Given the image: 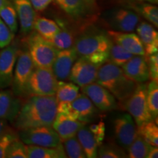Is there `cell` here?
<instances>
[{"instance_id":"cell-41","label":"cell","mask_w":158,"mask_h":158,"mask_svg":"<svg viewBox=\"0 0 158 158\" xmlns=\"http://www.w3.org/2000/svg\"><path fill=\"white\" fill-rule=\"evenodd\" d=\"M108 56L109 54L106 51H100V52H96L94 54L86 56V59H88L93 64L98 65V67H100L101 65L108 60Z\"/></svg>"},{"instance_id":"cell-4","label":"cell","mask_w":158,"mask_h":158,"mask_svg":"<svg viewBox=\"0 0 158 158\" xmlns=\"http://www.w3.org/2000/svg\"><path fill=\"white\" fill-rule=\"evenodd\" d=\"M58 81L51 68H35L27 86L28 95H55Z\"/></svg>"},{"instance_id":"cell-13","label":"cell","mask_w":158,"mask_h":158,"mask_svg":"<svg viewBox=\"0 0 158 158\" xmlns=\"http://www.w3.org/2000/svg\"><path fill=\"white\" fill-rule=\"evenodd\" d=\"M99 68L85 56H79L71 69L68 79L81 87L86 86L96 81Z\"/></svg>"},{"instance_id":"cell-15","label":"cell","mask_w":158,"mask_h":158,"mask_svg":"<svg viewBox=\"0 0 158 158\" xmlns=\"http://www.w3.org/2000/svg\"><path fill=\"white\" fill-rule=\"evenodd\" d=\"M78 58V54L73 47L58 51L51 68L58 81H64L69 78L71 69Z\"/></svg>"},{"instance_id":"cell-12","label":"cell","mask_w":158,"mask_h":158,"mask_svg":"<svg viewBox=\"0 0 158 158\" xmlns=\"http://www.w3.org/2000/svg\"><path fill=\"white\" fill-rule=\"evenodd\" d=\"M19 49L15 43H10L0 51V89L11 86Z\"/></svg>"},{"instance_id":"cell-45","label":"cell","mask_w":158,"mask_h":158,"mask_svg":"<svg viewBox=\"0 0 158 158\" xmlns=\"http://www.w3.org/2000/svg\"><path fill=\"white\" fill-rule=\"evenodd\" d=\"M9 2H10L9 0H0V9H1L3 6L7 5V4Z\"/></svg>"},{"instance_id":"cell-10","label":"cell","mask_w":158,"mask_h":158,"mask_svg":"<svg viewBox=\"0 0 158 158\" xmlns=\"http://www.w3.org/2000/svg\"><path fill=\"white\" fill-rule=\"evenodd\" d=\"M139 15L131 10L116 8L105 14V21L113 30L131 32L139 22Z\"/></svg>"},{"instance_id":"cell-30","label":"cell","mask_w":158,"mask_h":158,"mask_svg":"<svg viewBox=\"0 0 158 158\" xmlns=\"http://www.w3.org/2000/svg\"><path fill=\"white\" fill-rule=\"evenodd\" d=\"M147 102L149 111L153 120L158 116V84L157 81L152 80L147 86Z\"/></svg>"},{"instance_id":"cell-31","label":"cell","mask_w":158,"mask_h":158,"mask_svg":"<svg viewBox=\"0 0 158 158\" xmlns=\"http://www.w3.org/2000/svg\"><path fill=\"white\" fill-rule=\"evenodd\" d=\"M48 40L58 50L72 48L75 43L73 35L70 31L64 29H61L59 32L48 39Z\"/></svg>"},{"instance_id":"cell-37","label":"cell","mask_w":158,"mask_h":158,"mask_svg":"<svg viewBox=\"0 0 158 158\" xmlns=\"http://www.w3.org/2000/svg\"><path fill=\"white\" fill-rule=\"evenodd\" d=\"M18 138L19 136L16 135V133L9 127L0 136V158L6 157V153L10 145Z\"/></svg>"},{"instance_id":"cell-7","label":"cell","mask_w":158,"mask_h":158,"mask_svg":"<svg viewBox=\"0 0 158 158\" xmlns=\"http://www.w3.org/2000/svg\"><path fill=\"white\" fill-rule=\"evenodd\" d=\"M112 40L102 31L85 33L75 41L73 48L78 56H86L100 51L109 52Z\"/></svg>"},{"instance_id":"cell-39","label":"cell","mask_w":158,"mask_h":158,"mask_svg":"<svg viewBox=\"0 0 158 158\" xmlns=\"http://www.w3.org/2000/svg\"><path fill=\"white\" fill-rule=\"evenodd\" d=\"M89 129L95 138L98 147L101 145L104 140L105 134H106V126H105L104 122H100L98 124H91Z\"/></svg>"},{"instance_id":"cell-8","label":"cell","mask_w":158,"mask_h":158,"mask_svg":"<svg viewBox=\"0 0 158 158\" xmlns=\"http://www.w3.org/2000/svg\"><path fill=\"white\" fill-rule=\"evenodd\" d=\"M147 86L143 83L138 84L133 93L122 102L125 109L133 117L137 126L153 120L147 106Z\"/></svg>"},{"instance_id":"cell-24","label":"cell","mask_w":158,"mask_h":158,"mask_svg":"<svg viewBox=\"0 0 158 158\" xmlns=\"http://www.w3.org/2000/svg\"><path fill=\"white\" fill-rule=\"evenodd\" d=\"M34 29L37 33L46 40L52 37L61 29L54 21L45 17L35 18Z\"/></svg>"},{"instance_id":"cell-47","label":"cell","mask_w":158,"mask_h":158,"mask_svg":"<svg viewBox=\"0 0 158 158\" xmlns=\"http://www.w3.org/2000/svg\"><path fill=\"white\" fill-rule=\"evenodd\" d=\"M86 1L89 2H93L94 0H86Z\"/></svg>"},{"instance_id":"cell-40","label":"cell","mask_w":158,"mask_h":158,"mask_svg":"<svg viewBox=\"0 0 158 158\" xmlns=\"http://www.w3.org/2000/svg\"><path fill=\"white\" fill-rule=\"evenodd\" d=\"M147 58L148 67H149V76L152 80L157 81L158 79V54L157 52L145 56Z\"/></svg>"},{"instance_id":"cell-17","label":"cell","mask_w":158,"mask_h":158,"mask_svg":"<svg viewBox=\"0 0 158 158\" xmlns=\"http://www.w3.org/2000/svg\"><path fill=\"white\" fill-rule=\"evenodd\" d=\"M107 34L114 42L121 45L122 48L133 55H146L143 43L138 35L135 33L109 30L107 31Z\"/></svg>"},{"instance_id":"cell-9","label":"cell","mask_w":158,"mask_h":158,"mask_svg":"<svg viewBox=\"0 0 158 158\" xmlns=\"http://www.w3.org/2000/svg\"><path fill=\"white\" fill-rule=\"evenodd\" d=\"M34 68V64L27 48L19 50L11 84L15 96L21 97L27 94V83Z\"/></svg>"},{"instance_id":"cell-35","label":"cell","mask_w":158,"mask_h":158,"mask_svg":"<svg viewBox=\"0 0 158 158\" xmlns=\"http://www.w3.org/2000/svg\"><path fill=\"white\" fill-rule=\"evenodd\" d=\"M100 149H98V157L101 158H118L127 157L124 149L120 146L114 143L101 144Z\"/></svg>"},{"instance_id":"cell-36","label":"cell","mask_w":158,"mask_h":158,"mask_svg":"<svg viewBox=\"0 0 158 158\" xmlns=\"http://www.w3.org/2000/svg\"><path fill=\"white\" fill-rule=\"evenodd\" d=\"M7 158H27L24 143L19 138L12 142L7 149L6 157Z\"/></svg>"},{"instance_id":"cell-22","label":"cell","mask_w":158,"mask_h":158,"mask_svg":"<svg viewBox=\"0 0 158 158\" xmlns=\"http://www.w3.org/2000/svg\"><path fill=\"white\" fill-rule=\"evenodd\" d=\"M76 137L84 150L86 157L95 158L98 157V145L95 138L86 124L78 130Z\"/></svg>"},{"instance_id":"cell-14","label":"cell","mask_w":158,"mask_h":158,"mask_svg":"<svg viewBox=\"0 0 158 158\" xmlns=\"http://www.w3.org/2000/svg\"><path fill=\"white\" fill-rule=\"evenodd\" d=\"M82 93L90 99L94 106L102 111H108L116 108V98L108 89L98 83H92L81 87Z\"/></svg>"},{"instance_id":"cell-16","label":"cell","mask_w":158,"mask_h":158,"mask_svg":"<svg viewBox=\"0 0 158 158\" xmlns=\"http://www.w3.org/2000/svg\"><path fill=\"white\" fill-rule=\"evenodd\" d=\"M122 69L127 76L138 84L149 80V71L147 58L143 55H135L122 66Z\"/></svg>"},{"instance_id":"cell-42","label":"cell","mask_w":158,"mask_h":158,"mask_svg":"<svg viewBox=\"0 0 158 158\" xmlns=\"http://www.w3.org/2000/svg\"><path fill=\"white\" fill-rule=\"evenodd\" d=\"M53 0H30L33 8L37 11H43L52 2Z\"/></svg>"},{"instance_id":"cell-28","label":"cell","mask_w":158,"mask_h":158,"mask_svg":"<svg viewBox=\"0 0 158 158\" xmlns=\"http://www.w3.org/2000/svg\"><path fill=\"white\" fill-rule=\"evenodd\" d=\"M108 54V61L119 67H122L134 56L133 54L125 50L121 45L114 42L113 40Z\"/></svg>"},{"instance_id":"cell-5","label":"cell","mask_w":158,"mask_h":158,"mask_svg":"<svg viewBox=\"0 0 158 158\" xmlns=\"http://www.w3.org/2000/svg\"><path fill=\"white\" fill-rule=\"evenodd\" d=\"M57 113L73 119L87 123L96 113V108L90 99L84 93L79 94L71 102L57 103Z\"/></svg>"},{"instance_id":"cell-29","label":"cell","mask_w":158,"mask_h":158,"mask_svg":"<svg viewBox=\"0 0 158 158\" xmlns=\"http://www.w3.org/2000/svg\"><path fill=\"white\" fill-rule=\"evenodd\" d=\"M152 145L148 143L141 135H138L128 148V157L147 158Z\"/></svg>"},{"instance_id":"cell-19","label":"cell","mask_w":158,"mask_h":158,"mask_svg":"<svg viewBox=\"0 0 158 158\" xmlns=\"http://www.w3.org/2000/svg\"><path fill=\"white\" fill-rule=\"evenodd\" d=\"M21 106V100L13 92L0 90V119L13 122Z\"/></svg>"},{"instance_id":"cell-43","label":"cell","mask_w":158,"mask_h":158,"mask_svg":"<svg viewBox=\"0 0 158 158\" xmlns=\"http://www.w3.org/2000/svg\"><path fill=\"white\" fill-rule=\"evenodd\" d=\"M158 157V149L157 147L152 146L151 149L149 151L147 158H157Z\"/></svg>"},{"instance_id":"cell-25","label":"cell","mask_w":158,"mask_h":158,"mask_svg":"<svg viewBox=\"0 0 158 158\" xmlns=\"http://www.w3.org/2000/svg\"><path fill=\"white\" fill-rule=\"evenodd\" d=\"M79 87L74 83L58 81L56 92L57 103L59 102H71L78 94Z\"/></svg>"},{"instance_id":"cell-3","label":"cell","mask_w":158,"mask_h":158,"mask_svg":"<svg viewBox=\"0 0 158 158\" xmlns=\"http://www.w3.org/2000/svg\"><path fill=\"white\" fill-rule=\"evenodd\" d=\"M27 48L35 68H51L58 49L36 31H31L27 39Z\"/></svg>"},{"instance_id":"cell-23","label":"cell","mask_w":158,"mask_h":158,"mask_svg":"<svg viewBox=\"0 0 158 158\" xmlns=\"http://www.w3.org/2000/svg\"><path fill=\"white\" fill-rule=\"evenodd\" d=\"M27 158H64L67 157L62 144L55 148L35 145H26Z\"/></svg>"},{"instance_id":"cell-34","label":"cell","mask_w":158,"mask_h":158,"mask_svg":"<svg viewBox=\"0 0 158 158\" xmlns=\"http://www.w3.org/2000/svg\"><path fill=\"white\" fill-rule=\"evenodd\" d=\"M63 142V147L67 157L70 158H84L86 155L76 135L73 136Z\"/></svg>"},{"instance_id":"cell-20","label":"cell","mask_w":158,"mask_h":158,"mask_svg":"<svg viewBox=\"0 0 158 158\" xmlns=\"http://www.w3.org/2000/svg\"><path fill=\"white\" fill-rule=\"evenodd\" d=\"M86 124L85 122L73 119L62 114L57 113L52 127L59 135L61 141H64L76 135L78 130Z\"/></svg>"},{"instance_id":"cell-21","label":"cell","mask_w":158,"mask_h":158,"mask_svg":"<svg viewBox=\"0 0 158 158\" xmlns=\"http://www.w3.org/2000/svg\"><path fill=\"white\" fill-rule=\"evenodd\" d=\"M138 35L143 43L146 55L157 53L158 51V33L151 24L147 22H141L138 26Z\"/></svg>"},{"instance_id":"cell-32","label":"cell","mask_w":158,"mask_h":158,"mask_svg":"<svg viewBox=\"0 0 158 158\" xmlns=\"http://www.w3.org/2000/svg\"><path fill=\"white\" fill-rule=\"evenodd\" d=\"M135 12L141 14L154 26H158V9L155 5L149 3H135L131 5Z\"/></svg>"},{"instance_id":"cell-1","label":"cell","mask_w":158,"mask_h":158,"mask_svg":"<svg viewBox=\"0 0 158 158\" xmlns=\"http://www.w3.org/2000/svg\"><path fill=\"white\" fill-rule=\"evenodd\" d=\"M57 114V101L54 95H31L21 105L13 121L17 129L52 126Z\"/></svg>"},{"instance_id":"cell-18","label":"cell","mask_w":158,"mask_h":158,"mask_svg":"<svg viewBox=\"0 0 158 158\" xmlns=\"http://www.w3.org/2000/svg\"><path fill=\"white\" fill-rule=\"evenodd\" d=\"M14 7L19 17L21 32L28 35L34 29L36 14L30 0H13Z\"/></svg>"},{"instance_id":"cell-27","label":"cell","mask_w":158,"mask_h":158,"mask_svg":"<svg viewBox=\"0 0 158 158\" xmlns=\"http://www.w3.org/2000/svg\"><path fill=\"white\" fill-rule=\"evenodd\" d=\"M56 3L67 14L78 18L84 13L86 0H55Z\"/></svg>"},{"instance_id":"cell-6","label":"cell","mask_w":158,"mask_h":158,"mask_svg":"<svg viewBox=\"0 0 158 158\" xmlns=\"http://www.w3.org/2000/svg\"><path fill=\"white\" fill-rule=\"evenodd\" d=\"M19 138L27 145L55 148L62 144L59 135L51 126H39L20 130Z\"/></svg>"},{"instance_id":"cell-33","label":"cell","mask_w":158,"mask_h":158,"mask_svg":"<svg viewBox=\"0 0 158 158\" xmlns=\"http://www.w3.org/2000/svg\"><path fill=\"white\" fill-rule=\"evenodd\" d=\"M0 18L12 32L15 34L18 30V15L14 6L10 2L7 3L0 9Z\"/></svg>"},{"instance_id":"cell-44","label":"cell","mask_w":158,"mask_h":158,"mask_svg":"<svg viewBox=\"0 0 158 158\" xmlns=\"http://www.w3.org/2000/svg\"><path fill=\"white\" fill-rule=\"evenodd\" d=\"M7 129H8V127H7V121L0 119V136L2 135Z\"/></svg>"},{"instance_id":"cell-46","label":"cell","mask_w":158,"mask_h":158,"mask_svg":"<svg viewBox=\"0 0 158 158\" xmlns=\"http://www.w3.org/2000/svg\"><path fill=\"white\" fill-rule=\"evenodd\" d=\"M138 2H149L151 3H157L158 0H136Z\"/></svg>"},{"instance_id":"cell-26","label":"cell","mask_w":158,"mask_h":158,"mask_svg":"<svg viewBox=\"0 0 158 158\" xmlns=\"http://www.w3.org/2000/svg\"><path fill=\"white\" fill-rule=\"evenodd\" d=\"M137 134L153 147L158 146V127L154 120L138 126Z\"/></svg>"},{"instance_id":"cell-2","label":"cell","mask_w":158,"mask_h":158,"mask_svg":"<svg viewBox=\"0 0 158 158\" xmlns=\"http://www.w3.org/2000/svg\"><path fill=\"white\" fill-rule=\"evenodd\" d=\"M96 81L123 102L133 93L138 83L130 78L122 68L106 61L98 68Z\"/></svg>"},{"instance_id":"cell-11","label":"cell","mask_w":158,"mask_h":158,"mask_svg":"<svg viewBox=\"0 0 158 158\" xmlns=\"http://www.w3.org/2000/svg\"><path fill=\"white\" fill-rule=\"evenodd\" d=\"M114 130L118 146L127 150L137 135V128L132 116L129 114L118 115L114 120Z\"/></svg>"},{"instance_id":"cell-38","label":"cell","mask_w":158,"mask_h":158,"mask_svg":"<svg viewBox=\"0 0 158 158\" xmlns=\"http://www.w3.org/2000/svg\"><path fill=\"white\" fill-rule=\"evenodd\" d=\"M14 38V34L0 18V48L8 45Z\"/></svg>"}]
</instances>
